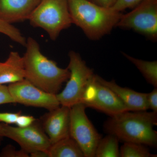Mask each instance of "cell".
Returning a JSON list of instances; mask_svg holds the SVG:
<instances>
[{"label":"cell","instance_id":"6da1fadb","mask_svg":"<svg viewBox=\"0 0 157 157\" xmlns=\"http://www.w3.org/2000/svg\"><path fill=\"white\" fill-rule=\"evenodd\" d=\"M157 113L144 111H125L110 117L104 124L107 134L114 135L119 141L140 144L156 147Z\"/></svg>","mask_w":157,"mask_h":157},{"label":"cell","instance_id":"7a4b0ae2","mask_svg":"<svg viewBox=\"0 0 157 157\" xmlns=\"http://www.w3.org/2000/svg\"><path fill=\"white\" fill-rule=\"evenodd\" d=\"M23 56L25 79L46 92L56 94L62 85L67 81L70 71L60 68L54 61L41 52L38 42L32 37L27 39Z\"/></svg>","mask_w":157,"mask_h":157},{"label":"cell","instance_id":"3957f363","mask_svg":"<svg viewBox=\"0 0 157 157\" xmlns=\"http://www.w3.org/2000/svg\"><path fill=\"white\" fill-rule=\"evenodd\" d=\"M68 3L72 24L93 41L110 33L122 14L111 7H102L88 0H68Z\"/></svg>","mask_w":157,"mask_h":157},{"label":"cell","instance_id":"277c9868","mask_svg":"<svg viewBox=\"0 0 157 157\" xmlns=\"http://www.w3.org/2000/svg\"><path fill=\"white\" fill-rule=\"evenodd\" d=\"M28 20L34 27L44 30L53 41L73 24L68 0H41Z\"/></svg>","mask_w":157,"mask_h":157},{"label":"cell","instance_id":"5b68a950","mask_svg":"<svg viewBox=\"0 0 157 157\" xmlns=\"http://www.w3.org/2000/svg\"><path fill=\"white\" fill-rule=\"evenodd\" d=\"M69 57L67 68L70 71V77L65 88L56 96L60 105L71 107L82 103L86 90L95 74L79 53L71 51Z\"/></svg>","mask_w":157,"mask_h":157},{"label":"cell","instance_id":"8992f818","mask_svg":"<svg viewBox=\"0 0 157 157\" xmlns=\"http://www.w3.org/2000/svg\"><path fill=\"white\" fill-rule=\"evenodd\" d=\"M116 27L132 30L153 42L157 40V0H144L122 14Z\"/></svg>","mask_w":157,"mask_h":157},{"label":"cell","instance_id":"52a82bcc","mask_svg":"<svg viewBox=\"0 0 157 157\" xmlns=\"http://www.w3.org/2000/svg\"><path fill=\"white\" fill-rule=\"evenodd\" d=\"M86 108L82 103L70 107V136L80 147L85 157H94L102 137L88 118Z\"/></svg>","mask_w":157,"mask_h":157},{"label":"cell","instance_id":"ba28073f","mask_svg":"<svg viewBox=\"0 0 157 157\" xmlns=\"http://www.w3.org/2000/svg\"><path fill=\"white\" fill-rule=\"evenodd\" d=\"M81 103L109 117L129 111L115 93L97 80L95 74L86 90Z\"/></svg>","mask_w":157,"mask_h":157},{"label":"cell","instance_id":"9c48e42d","mask_svg":"<svg viewBox=\"0 0 157 157\" xmlns=\"http://www.w3.org/2000/svg\"><path fill=\"white\" fill-rule=\"evenodd\" d=\"M1 132L2 137H8L16 141L21 149L29 154L34 151H48L51 145L41 123L37 121L25 128L12 127L8 124H2Z\"/></svg>","mask_w":157,"mask_h":157},{"label":"cell","instance_id":"30bf717a","mask_svg":"<svg viewBox=\"0 0 157 157\" xmlns=\"http://www.w3.org/2000/svg\"><path fill=\"white\" fill-rule=\"evenodd\" d=\"M8 88L15 103L44 108L49 111L60 106L56 94L44 91L25 78L10 84Z\"/></svg>","mask_w":157,"mask_h":157},{"label":"cell","instance_id":"8fae6325","mask_svg":"<svg viewBox=\"0 0 157 157\" xmlns=\"http://www.w3.org/2000/svg\"><path fill=\"white\" fill-rule=\"evenodd\" d=\"M40 123L51 144L70 137V107L60 105L49 111Z\"/></svg>","mask_w":157,"mask_h":157},{"label":"cell","instance_id":"7c38bea8","mask_svg":"<svg viewBox=\"0 0 157 157\" xmlns=\"http://www.w3.org/2000/svg\"><path fill=\"white\" fill-rule=\"evenodd\" d=\"M41 0H0V19L9 24L29 20Z\"/></svg>","mask_w":157,"mask_h":157},{"label":"cell","instance_id":"4fadbf2b","mask_svg":"<svg viewBox=\"0 0 157 157\" xmlns=\"http://www.w3.org/2000/svg\"><path fill=\"white\" fill-rule=\"evenodd\" d=\"M96 78L101 84L112 90L123 102L129 111H144L148 109L147 97V93L137 92L127 87H123L114 80L109 81L95 74Z\"/></svg>","mask_w":157,"mask_h":157},{"label":"cell","instance_id":"5bb4252c","mask_svg":"<svg viewBox=\"0 0 157 157\" xmlns=\"http://www.w3.org/2000/svg\"><path fill=\"white\" fill-rule=\"evenodd\" d=\"M23 57L11 52L4 63H0V84L15 83L25 79Z\"/></svg>","mask_w":157,"mask_h":157},{"label":"cell","instance_id":"9a60e30c","mask_svg":"<svg viewBox=\"0 0 157 157\" xmlns=\"http://www.w3.org/2000/svg\"><path fill=\"white\" fill-rule=\"evenodd\" d=\"M48 151L49 157H85L80 147L70 136L51 144Z\"/></svg>","mask_w":157,"mask_h":157},{"label":"cell","instance_id":"2e32d148","mask_svg":"<svg viewBox=\"0 0 157 157\" xmlns=\"http://www.w3.org/2000/svg\"><path fill=\"white\" fill-rule=\"evenodd\" d=\"M125 57L135 65L147 82L155 88L157 87V61H147L122 52Z\"/></svg>","mask_w":157,"mask_h":157},{"label":"cell","instance_id":"e0dca14e","mask_svg":"<svg viewBox=\"0 0 157 157\" xmlns=\"http://www.w3.org/2000/svg\"><path fill=\"white\" fill-rule=\"evenodd\" d=\"M119 141L117 137L110 134L101 138L97 147L95 157H121Z\"/></svg>","mask_w":157,"mask_h":157},{"label":"cell","instance_id":"ac0fdd59","mask_svg":"<svg viewBox=\"0 0 157 157\" xmlns=\"http://www.w3.org/2000/svg\"><path fill=\"white\" fill-rule=\"evenodd\" d=\"M120 152L121 157H157L156 155L151 153L145 145L133 142H124Z\"/></svg>","mask_w":157,"mask_h":157},{"label":"cell","instance_id":"d6986e66","mask_svg":"<svg viewBox=\"0 0 157 157\" xmlns=\"http://www.w3.org/2000/svg\"><path fill=\"white\" fill-rule=\"evenodd\" d=\"M0 33L6 35L14 42L25 46L27 39L23 36L19 30L11 24L0 19Z\"/></svg>","mask_w":157,"mask_h":157},{"label":"cell","instance_id":"ffe728a7","mask_svg":"<svg viewBox=\"0 0 157 157\" xmlns=\"http://www.w3.org/2000/svg\"><path fill=\"white\" fill-rule=\"evenodd\" d=\"M144 0H116L111 8L116 11L121 12L127 9H133Z\"/></svg>","mask_w":157,"mask_h":157},{"label":"cell","instance_id":"44dd1931","mask_svg":"<svg viewBox=\"0 0 157 157\" xmlns=\"http://www.w3.org/2000/svg\"><path fill=\"white\" fill-rule=\"evenodd\" d=\"M0 157H29V154L23 150H16V149L12 145H7L4 147L0 153Z\"/></svg>","mask_w":157,"mask_h":157},{"label":"cell","instance_id":"7402d4cb","mask_svg":"<svg viewBox=\"0 0 157 157\" xmlns=\"http://www.w3.org/2000/svg\"><path fill=\"white\" fill-rule=\"evenodd\" d=\"M11 103H15V102L10 94L8 86L0 84V105Z\"/></svg>","mask_w":157,"mask_h":157},{"label":"cell","instance_id":"603a6c76","mask_svg":"<svg viewBox=\"0 0 157 157\" xmlns=\"http://www.w3.org/2000/svg\"><path fill=\"white\" fill-rule=\"evenodd\" d=\"M36 121V119L32 116L21 115L20 114L17 117L15 124L17 127L25 128L31 125Z\"/></svg>","mask_w":157,"mask_h":157},{"label":"cell","instance_id":"cb8c5ba5","mask_svg":"<svg viewBox=\"0 0 157 157\" xmlns=\"http://www.w3.org/2000/svg\"><path fill=\"white\" fill-rule=\"evenodd\" d=\"M147 101L148 109H151L153 112L157 113V88H155L151 92L147 93Z\"/></svg>","mask_w":157,"mask_h":157},{"label":"cell","instance_id":"d4e9b609","mask_svg":"<svg viewBox=\"0 0 157 157\" xmlns=\"http://www.w3.org/2000/svg\"><path fill=\"white\" fill-rule=\"evenodd\" d=\"M20 113H0V122L6 124H15Z\"/></svg>","mask_w":157,"mask_h":157},{"label":"cell","instance_id":"484cf974","mask_svg":"<svg viewBox=\"0 0 157 157\" xmlns=\"http://www.w3.org/2000/svg\"><path fill=\"white\" fill-rule=\"evenodd\" d=\"M90 2L106 8H110L114 5L116 0H88Z\"/></svg>","mask_w":157,"mask_h":157},{"label":"cell","instance_id":"4316f807","mask_svg":"<svg viewBox=\"0 0 157 157\" xmlns=\"http://www.w3.org/2000/svg\"><path fill=\"white\" fill-rule=\"evenodd\" d=\"M29 156L32 157H49L48 151L39 150L34 151L29 153Z\"/></svg>","mask_w":157,"mask_h":157},{"label":"cell","instance_id":"83f0119b","mask_svg":"<svg viewBox=\"0 0 157 157\" xmlns=\"http://www.w3.org/2000/svg\"><path fill=\"white\" fill-rule=\"evenodd\" d=\"M1 124H2L0 123V137H2V135H1Z\"/></svg>","mask_w":157,"mask_h":157}]
</instances>
